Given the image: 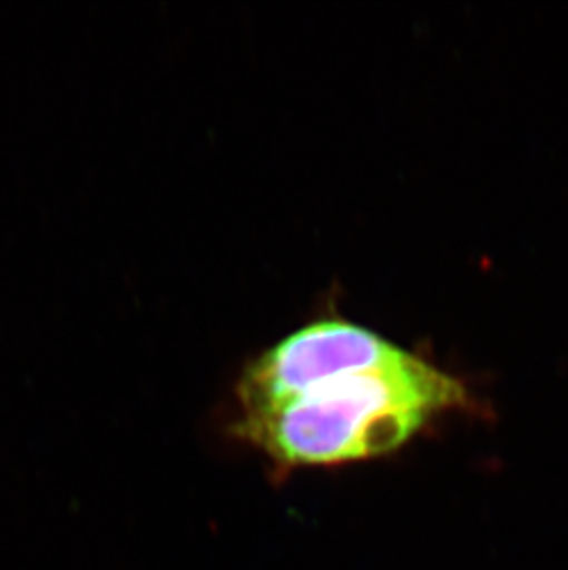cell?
<instances>
[{
    "instance_id": "obj_2",
    "label": "cell",
    "mask_w": 568,
    "mask_h": 570,
    "mask_svg": "<svg viewBox=\"0 0 568 570\" xmlns=\"http://www.w3.org/2000/svg\"><path fill=\"white\" fill-rule=\"evenodd\" d=\"M410 355V351L354 323H311L247 364L236 384L238 415L274 409L343 373L395 366Z\"/></svg>"
},
{
    "instance_id": "obj_1",
    "label": "cell",
    "mask_w": 568,
    "mask_h": 570,
    "mask_svg": "<svg viewBox=\"0 0 568 570\" xmlns=\"http://www.w3.org/2000/svg\"><path fill=\"white\" fill-rule=\"evenodd\" d=\"M469 403L460 379L412 353L395 366L343 373L274 409L238 415L231 429L283 469L342 465L399 451L435 417Z\"/></svg>"
}]
</instances>
